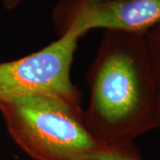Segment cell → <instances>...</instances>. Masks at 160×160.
Listing matches in <instances>:
<instances>
[{"instance_id": "6da1fadb", "label": "cell", "mask_w": 160, "mask_h": 160, "mask_svg": "<svg viewBox=\"0 0 160 160\" xmlns=\"http://www.w3.org/2000/svg\"><path fill=\"white\" fill-rule=\"evenodd\" d=\"M84 122L105 146L134 143L158 129V100L144 35L105 30L87 71Z\"/></svg>"}, {"instance_id": "7a4b0ae2", "label": "cell", "mask_w": 160, "mask_h": 160, "mask_svg": "<svg viewBox=\"0 0 160 160\" xmlns=\"http://www.w3.org/2000/svg\"><path fill=\"white\" fill-rule=\"evenodd\" d=\"M14 142L33 160H87L105 147L84 122V109L60 98L34 94L0 102Z\"/></svg>"}, {"instance_id": "3957f363", "label": "cell", "mask_w": 160, "mask_h": 160, "mask_svg": "<svg viewBox=\"0 0 160 160\" xmlns=\"http://www.w3.org/2000/svg\"><path fill=\"white\" fill-rule=\"evenodd\" d=\"M79 39L78 35L66 33L39 51L14 61L0 62V102L46 94L82 108V92L70 78Z\"/></svg>"}, {"instance_id": "277c9868", "label": "cell", "mask_w": 160, "mask_h": 160, "mask_svg": "<svg viewBox=\"0 0 160 160\" xmlns=\"http://www.w3.org/2000/svg\"><path fill=\"white\" fill-rule=\"evenodd\" d=\"M52 21L59 37L97 29L145 35L160 24V0H59Z\"/></svg>"}, {"instance_id": "5b68a950", "label": "cell", "mask_w": 160, "mask_h": 160, "mask_svg": "<svg viewBox=\"0 0 160 160\" xmlns=\"http://www.w3.org/2000/svg\"><path fill=\"white\" fill-rule=\"evenodd\" d=\"M158 100V129L160 130V24L144 35Z\"/></svg>"}, {"instance_id": "8992f818", "label": "cell", "mask_w": 160, "mask_h": 160, "mask_svg": "<svg viewBox=\"0 0 160 160\" xmlns=\"http://www.w3.org/2000/svg\"><path fill=\"white\" fill-rule=\"evenodd\" d=\"M87 160H142L134 143L105 146Z\"/></svg>"}, {"instance_id": "52a82bcc", "label": "cell", "mask_w": 160, "mask_h": 160, "mask_svg": "<svg viewBox=\"0 0 160 160\" xmlns=\"http://www.w3.org/2000/svg\"><path fill=\"white\" fill-rule=\"evenodd\" d=\"M24 0H2L3 7L7 11H12L18 8Z\"/></svg>"}]
</instances>
